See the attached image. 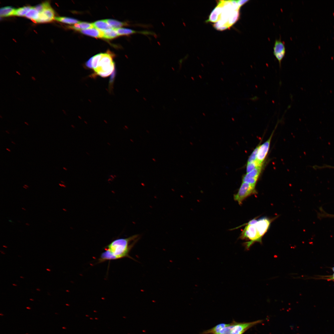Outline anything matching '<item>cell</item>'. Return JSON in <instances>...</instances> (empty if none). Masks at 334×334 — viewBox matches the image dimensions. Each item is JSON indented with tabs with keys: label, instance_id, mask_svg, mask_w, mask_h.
<instances>
[{
	"label": "cell",
	"instance_id": "obj_30",
	"mask_svg": "<svg viewBox=\"0 0 334 334\" xmlns=\"http://www.w3.org/2000/svg\"><path fill=\"white\" fill-rule=\"evenodd\" d=\"M59 186H63V187H66V186H65V185H63V184H60V183H59Z\"/></svg>",
	"mask_w": 334,
	"mask_h": 334
},
{
	"label": "cell",
	"instance_id": "obj_42",
	"mask_svg": "<svg viewBox=\"0 0 334 334\" xmlns=\"http://www.w3.org/2000/svg\"><path fill=\"white\" fill-rule=\"evenodd\" d=\"M46 270L49 271H50V270L49 269H46Z\"/></svg>",
	"mask_w": 334,
	"mask_h": 334
},
{
	"label": "cell",
	"instance_id": "obj_45",
	"mask_svg": "<svg viewBox=\"0 0 334 334\" xmlns=\"http://www.w3.org/2000/svg\"><path fill=\"white\" fill-rule=\"evenodd\" d=\"M36 290H38V291H40V290L39 289H37Z\"/></svg>",
	"mask_w": 334,
	"mask_h": 334
},
{
	"label": "cell",
	"instance_id": "obj_14",
	"mask_svg": "<svg viewBox=\"0 0 334 334\" xmlns=\"http://www.w3.org/2000/svg\"><path fill=\"white\" fill-rule=\"evenodd\" d=\"M239 15V10L233 11L231 12L228 20V25L229 28L237 21Z\"/></svg>",
	"mask_w": 334,
	"mask_h": 334
},
{
	"label": "cell",
	"instance_id": "obj_8",
	"mask_svg": "<svg viewBox=\"0 0 334 334\" xmlns=\"http://www.w3.org/2000/svg\"><path fill=\"white\" fill-rule=\"evenodd\" d=\"M263 166V164L246 173L243 177L242 182L255 185L261 172Z\"/></svg>",
	"mask_w": 334,
	"mask_h": 334
},
{
	"label": "cell",
	"instance_id": "obj_7",
	"mask_svg": "<svg viewBox=\"0 0 334 334\" xmlns=\"http://www.w3.org/2000/svg\"><path fill=\"white\" fill-rule=\"evenodd\" d=\"M275 130L273 131L269 138L264 143L259 145L258 151L256 161L260 165L265 159L268 152L272 138Z\"/></svg>",
	"mask_w": 334,
	"mask_h": 334
},
{
	"label": "cell",
	"instance_id": "obj_50",
	"mask_svg": "<svg viewBox=\"0 0 334 334\" xmlns=\"http://www.w3.org/2000/svg\"><path fill=\"white\" fill-rule=\"evenodd\" d=\"M30 299V300H32V301H33V299Z\"/></svg>",
	"mask_w": 334,
	"mask_h": 334
},
{
	"label": "cell",
	"instance_id": "obj_36",
	"mask_svg": "<svg viewBox=\"0 0 334 334\" xmlns=\"http://www.w3.org/2000/svg\"><path fill=\"white\" fill-rule=\"evenodd\" d=\"M6 150H8L9 152H11V150L7 148H6Z\"/></svg>",
	"mask_w": 334,
	"mask_h": 334
},
{
	"label": "cell",
	"instance_id": "obj_11",
	"mask_svg": "<svg viewBox=\"0 0 334 334\" xmlns=\"http://www.w3.org/2000/svg\"><path fill=\"white\" fill-rule=\"evenodd\" d=\"M83 34L96 38H103V31L96 28L79 31Z\"/></svg>",
	"mask_w": 334,
	"mask_h": 334
},
{
	"label": "cell",
	"instance_id": "obj_25",
	"mask_svg": "<svg viewBox=\"0 0 334 334\" xmlns=\"http://www.w3.org/2000/svg\"><path fill=\"white\" fill-rule=\"evenodd\" d=\"M320 212L318 213L319 218H334V215L329 214L325 212L322 208L320 209Z\"/></svg>",
	"mask_w": 334,
	"mask_h": 334
},
{
	"label": "cell",
	"instance_id": "obj_43",
	"mask_svg": "<svg viewBox=\"0 0 334 334\" xmlns=\"http://www.w3.org/2000/svg\"><path fill=\"white\" fill-rule=\"evenodd\" d=\"M24 123H25L26 124H27L28 125V124L26 122H25Z\"/></svg>",
	"mask_w": 334,
	"mask_h": 334
},
{
	"label": "cell",
	"instance_id": "obj_22",
	"mask_svg": "<svg viewBox=\"0 0 334 334\" xmlns=\"http://www.w3.org/2000/svg\"><path fill=\"white\" fill-rule=\"evenodd\" d=\"M102 53L97 54L92 57V68L94 70L97 67L98 63L102 56Z\"/></svg>",
	"mask_w": 334,
	"mask_h": 334
},
{
	"label": "cell",
	"instance_id": "obj_16",
	"mask_svg": "<svg viewBox=\"0 0 334 334\" xmlns=\"http://www.w3.org/2000/svg\"><path fill=\"white\" fill-rule=\"evenodd\" d=\"M15 9L10 6H6L2 7L0 9L1 17H7L13 15Z\"/></svg>",
	"mask_w": 334,
	"mask_h": 334
},
{
	"label": "cell",
	"instance_id": "obj_1",
	"mask_svg": "<svg viewBox=\"0 0 334 334\" xmlns=\"http://www.w3.org/2000/svg\"><path fill=\"white\" fill-rule=\"evenodd\" d=\"M139 238L135 235L126 238L114 240L106 246L98 259L99 263L128 257L132 259L129 254Z\"/></svg>",
	"mask_w": 334,
	"mask_h": 334
},
{
	"label": "cell",
	"instance_id": "obj_27",
	"mask_svg": "<svg viewBox=\"0 0 334 334\" xmlns=\"http://www.w3.org/2000/svg\"><path fill=\"white\" fill-rule=\"evenodd\" d=\"M92 57L86 63V66L91 68H92Z\"/></svg>",
	"mask_w": 334,
	"mask_h": 334
},
{
	"label": "cell",
	"instance_id": "obj_9",
	"mask_svg": "<svg viewBox=\"0 0 334 334\" xmlns=\"http://www.w3.org/2000/svg\"><path fill=\"white\" fill-rule=\"evenodd\" d=\"M55 18L54 11L51 6H50L39 13L36 23L49 22L54 19Z\"/></svg>",
	"mask_w": 334,
	"mask_h": 334
},
{
	"label": "cell",
	"instance_id": "obj_29",
	"mask_svg": "<svg viewBox=\"0 0 334 334\" xmlns=\"http://www.w3.org/2000/svg\"><path fill=\"white\" fill-rule=\"evenodd\" d=\"M326 167L330 168H332L334 169V166H329V165H327V166L326 165Z\"/></svg>",
	"mask_w": 334,
	"mask_h": 334
},
{
	"label": "cell",
	"instance_id": "obj_51",
	"mask_svg": "<svg viewBox=\"0 0 334 334\" xmlns=\"http://www.w3.org/2000/svg\"><path fill=\"white\" fill-rule=\"evenodd\" d=\"M61 182H62V183H64V182H63L62 181H61Z\"/></svg>",
	"mask_w": 334,
	"mask_h": 334
},
{
	"label": "cell",
	"instance_id": "obj_21",
	"mask_svg": "<svg viewBox=\"0 0 334 334\" xmlns=\"http://www.w3.org/2000/svg\"><path fill=\"white\" fill-rule=\"evenodd\" d=\"M263 164H260L256 161L251 162L247 163L246 168V173H249L257 167Z\"/></svg>",
	"mask_w": 334,
	"mask_h": 334
},
{
	"label": "cell",
	"instance_id": "obj_41",
	"mask_svg": "<svg viewBox=\"0 0 334 334\" xmlns=\"http://www.w3.org/2000/svg\"><path fill=\"white\" fill-rule=\"evenodd\" d=\"M3 246V247H4L6 248H7V247L6 246H5V245Z\"/></svg>",
	"mask_w": 334,
	"mask_h": 334
},
{
	"label": "cell",
	"instance_id": "obj_20",
	"mask_svg": "<svg viewBox=\"0 0 334 334\" xmlns=\"http://www.w3.org/2000/svg\"><path fill=\"white\" fill-rule=\"evenodd\" d=\"M31 7H32L30 6H25L15 9L13 15L18 16H25Z\"/></svg>",
	"mask_w": 334,
	"mask_h": 334
},
{
	"label": "cell",
	"instance_id": "obj_4",
	"mask_svg": "<svg viewBox=\"0 0 334 334\" xmlns=\"http://www.w3.org/2000/svg\"><path fill=\"white\" fill-rule=\"evenodd\" d=\"M255 185L242 182L237 193L234 195V199L239 205L247 197L256 193Z\"/></svg>",
	"mask_w": 334,
	"mask_h": 334
},
{
	"label": "cell",
	"instance_id": "obj_26",
	"mask_svg": "<svg viewBox=\"0 0 334 334\" xmlns=\"http://www.w3.org/2000/svg\"><path fill=\"white\" fill-rule=\"evenodd\" d=\"M249 0H237V3L238 6L241 7L242 6L247 2Z\"/></svg>",
	"mask_w": 334,
	"mask_h": 334
},
{
	"label": "cell",
	"instance_id": "obj_47",
	"mask_svg": "<svg viewBox=\"0 0 334 334\" xmlns=\"http://www.w3.org/2000/svg\"><path fill=\"white\" fill-rule=\"evenodd\" d=\"M86 153L88 155H89V154L88 152H86Z\"/></svg>",
	"mask_w": 334,
	"mask_h": 334
},
{
	"label": "cell",
	"instance_id": "obj_44",
	"mask_svg": "<svg viewBox=\"0 0 334 334\" xmlns=\"http://www.w3.org/2000/svg\"><path fill=\"white\" fill-rule=\"evenodd\" d=\"M6 133H7L8 134H9V132H8V131H6Z\"/></svg>",
	"mask_w": 334,
	"mask_h": 334
},
{
	"label": "cell",
	"instance_id": "obj_19",
	"mask_svg": "<svg viewBox=\"0 0 334 334\" xmlns=\"http://www.w3.org/2000/svg\"><path fill=\"white\" fill-rule=\"evenodd\" d=\"M54 19L58 21L70 24H75L80 22L75 19L64 17H55Z\"/></svg>",
	"mask_w": 334,
	"mask_h": 334
},
{
	"label": "cell",
	"instance_id": "obj_5",
	"mask_svg": "<svg viewBox=\"0 0 334 334\" xmlns=\"http://www.w3.org/2000/svg\"><path fill=\"white\" fill-rule=\"evenodd\" d=\"M262 321L259 320L249 322H238L233 320L230 323L231 334H243L249 328Z\"/></svg>",
	"mask_w": 334,
	"mask_h": 334
},
{
	"label": "cell",
	"instance_id": "obj_3",
	"mask_svg": "<svg viewBox=\"0 0 334 334\" xmlns=\"http://www.w3.org/2000/svg\"><path fill=\"white\" fill-rule=\"evenodd\" d=\"M256 222L253 224H247L241 233L240 236L241 238L249 240L245 243L246 247L247 249H249L255 242H262V237L260 234Z\"/></svg>",
	"mask_w": 334,
	"mask_h": 334
},
{
	"label": "cell",
	"instance_id": "obj_35",
	"mask_svg": "<svg viewBox=\"0 0 334 334\" xmlns=\"http://www.w3.org/2000/svg\"><path fill=\"white\" fill-rule=\"evenodd\" d=\"M23 187L24 188H25L26 189H27V188L25 186H23Z\"/></svg>",
	"mask_w": 334,
	"mask_h": 334
},
{
	"label": "cell",
	"instance_id": "obj_13",
	"mask_svg": "<svg viewBox=\"0 0 334 334\" xmlns=\"http://www.w3.org/2000/svg\"><path fill=\"white\" fill-rule=\"evenodd\" d=\"M94 28L101 31H104L107 30L112 28V27L105 20H101L97 21L92 23Z\"/></svg>",
	"mask_w": 334,
	"mask_h": 334
},
{
	"label": "cell",
	"instance_id": "obj_33",
	"mask_svg": "<svg viewBox=\"0 0 334 334\" xmlns=\"http://www.w3.org/2000/svg\"><path fill=\"white\" fill-rule=\"evenodd\" d=\"M25 224H26V225H28V226H29L30 225L28 223H26Z\"/></svg>",
	"mask_w": 334,
	"mask_h": 334
},
{
	"label": "cell",
	"instance_id": "obj_46",
	"mask_svg": "<svg viewBox=\"0 0 334 334\" xmlns=\"http://www.w3.org/2000/svg\"><path fill=\"white\" fill-rule=\"evenodd\" d=\"M12 285H14V286H17V285H16L15 284H13Z\"/></svg>",
	"mask_w": 334,
	"mask_h": 334
},
{
	"label": "cell",
	"instance_id": "obj_34",
	"mask_svg": "<svg viewBox=\"0 0 334 334\" xmlns=\"http://www.w3.org/2000/svg\"><path fill=\"white\" fill-rule=\"evenodd\" d=\"M63 168L64 170H67V169L65 167H63Z\"/></svg>",
	"mask_w": 334,
	"mask_h": 334
},
{
	"label": "cell",
	"instance_id": "obj_40",
	"mask_svg": "<svg viewBox=\"0 0 334 334\" xmlns=\"http://www.w3.org/2000/svg\"><path fill=\"white\" fill-rule=\"evenodd\" d=\"M107 143L109 145V146H110L111 145H110V143H109V142H107Z\"/></svg>",
	"mask_w": 334,
	"mask_h": 334
},
{
	"label": "cell",
	"instance_id": "obj_23",
	"mask_svg": "<svg viewBox=\"0 0 334 334\" xmlns=\"http://www.w3.org/2000/svg\"><path fill=\"white\" fill-rule=\"evenodd\" d=\"M50 6V5L49 2L47 1L38 5L34 7L40 13L44 9Z\"/></svg>",
	"mask_w": 334,
	"mask_h": 334
},
{
	"label": "cell",
	"instance_id": "obj_10",
	"mask_svg": "<svg viewBox=\"0 0 334 334\" xmlns=\"http://www.w3.org/2000/svg\"><path fill=\"white\" fill-rule=\"evenodd\" d=\"M223 1H219L217 6L211 13L207 22L216 23L220 19L223 10Z\"/></svg>",
	"mask_w": 334,
	"mask_h": 334
},
{
	"label": "cell",
	"instance_id": "obj_39",
	"mask_svg": "<svg viewBox=\"0 0 334 334\" xmlns=\"http://www.w3.org/2000/svg\"><path fill=\"white\" fill-rule=\"evenodd\" d=\"M0 251H1V253H2V254H5V253H4V252H3V251H1V250Z\"/></svg>",
	"mask_w": 334,
	"mask_h": 334
},
{
	"label": "cell",
	"instance_id": "obj_53",
	"mask_svg": "<svg viewBox=\"0 0 334 334\" xmlns=\"http://www.w3.org/2000/svg\"><path fill=\"white\" fill-rule=\"evenodd\" d=\"M27 308H28V309H30V308H29V307H27Z\"/></svg>",
	"mask_w": 334,
	"mask_h": 334
},
{
	"label": "cell",
	"instance_id": "obj_48",
	"mask_svg": "<svg viewBox=\"0 0 334 334\" xmlns=\"http://www.w3.org/2000/svg\"><path fill=\"white\" fill-rule=\"evenodd\" d=\"M11 143H13V144H15V143H14V142H13V141H11Z\"/></svg>",
	"mask_w": 334,
	"mask_h": 334
},
{
	"label": "cell",
	"instance_id": "obj_52",
	"mask_svg": "<svg viewBox=\"0 0 334 334\" xmlns=\"http://www.w3.org/2000/svg\"><path fill=\"white\" fill-rule=\"evenodd\" d=\"M20 277L21 278H24V277H22V276H20Z\"/></svg>",
	"mask_w": 334,
	"mask_h": 334
},
{
	"label": "cell",
	"instance_id": "obj_15",
	"mask_svg": "<svg viewBox=\"0 0 334 334\" xmlns=\"http://www.w3.org/2000/svg\"><path fill=\"white\" fill-rule=\"evenodd\" d=\"M39 13L35 7H32L25 16L33 22H36L39 18Z\"/></svg>",
	"mask_w": 334,
	"mask_h": 334
},
{
	"label": "cell",
	"instance_id": "obj_18",
	"mask_svg": "<svg viewBox=\"0 0 334 334\" xmlns=\"http://www.w3.org/2000/svg\"><path fill=\"white\" fill-rule=\"evenodd\" d=\"M107 23L113 28L115 29L121 28L123 26H128L129 24L126 22H121L119 21L111 19H105Z\"/></svg>",
	"mask_w": 334,
	"mask_h": 334
},
{
	"label": "cell",
	"instance_id": "obj_32",
	"mask_svg": "<svg viewBox=\"0 0 334 334\" xmlns=\"http://www.w3.org/2000/svg\"><path fill=\"white\" fill-rule=\"evenodd\" d=\"M32 79H33V80H36V79H35V77H32Z\"/></svg>",
	"mask_w": 334,
	"mask_h": 334
},
{
	"label": "cell",
	"instance_id": "obj_28",
	"mask_svg": "<svg viewBox=\"0 0 334 334\" xmlns=\"http://www.w3.org/2000/svg\"><path fill=\"white\" fill-rule=\"evenodd\" d=\"M327 279L329 280H334V273L332 276H331L329 277H328L327 278Z\"/></svg>",
	"mask_w": 334,
	"mask_h": 334
},
{
	"label": "cell",
	"instance_id": "obj_6",
	"mask_svg": "<svg viewBox=\"0 0 334 334\" xmlns=\"http://www.w3.org/2000/svg\"><path fill=\"white\" fill-rule=\"evenodd\" d=\"M273 53L278 60L280 67L281 66L282 60L285 54V48L284 42L281 41L280 38L276 40L273 48Z\"/></svg>",
	"mask_w": 334,
	"mask_h": 334
},
{
	"label": "cell",
	"instance_id": "obj_17",
	"mask_svg": "<svg viewBox=\"0 0 334 334\" xmlns=\"http://www.w3.org/2000/svg\"><path fill=\"white\" fill-rule=\"evenodd\" d=\"M103 31L102 38L104 39H111L119 36L115 29L113 28L109 29Z\"/></svg>",
	"mask_w": 334,
	"mask_h": 334
},
{
	"label": "cell",
	"instance_id": "obj_24",
	"mask_svg": "<svg viewBox=\"0 0 334 334\" xmlns=\"http://www.w3.org/2000/svg\"><path fill=\"white\" fill-rule=\"evenodd\" d=\"M259 146V145H258L253 150L248 159L247 163L254 162L256 160Z\"/></svg>",
	"mask_w": 334,
	"mask_h": 334
},
{
	"label": "cell",
	"instance_id": "obj_31",
	"mask_svg": "<svg viewBox=\"0 0 334 334\" xmlns=\"http://www.w3.org/2000/svg\"><path fill=\"white\" fill-rule=\"evenodd\" d=\"M24 186L26 187L27 188H28L29 187V186H28V185H25V184L24 185Z\"/></svg>",
	"mask_w": 334,
	"mask_h": 334
},
{
	"label": "cell",
	"instance_id": "obj_12",
	"mask_svg": "<svg viewBox=\"0 0 334 334\" xmlns=\"http://www.w3.org/2000/svg\"><path fill=\"white\" fill-rule=\"evenodd\" d=\"M93 27H94L92 23L85 22H80L73 25L68 26L70 28L79 31L83 30L84 29L92 28H93Z\"/></svg>",
	"mask_w": 334,
	"mask_h": 334
},
{
	"label": "cell",
	"instance_id": "obj_37",
	"mask_svg": "<svg viewBox=\"0 0 334 334\" xmlns=\"http://www.w3.org/2000/svg\"><path fill=\"white\" fill-rule=\"evenodd\" d=\"M22 209L24 210H25V211L26 210V209L25 208H22Z\"/></svg>",
	"mask_w": 334,
	"mask_h": 334
},
{
	"label": "cell",
	"instance_id": "obj_38",
	"mask_svg": "<svg viewBox=\"0 0 334 334\" xmlns=\"http://www.w3.org/2000/svg\"><path fill=\"white\" fill-rule=\"evenodd\" d=\"M332 269L333 272H334V267L332 268Z\"/></svg>",
	"mask_w": 334,
	"mask_h": 334
},
{
	"label": "cell",
	"instance_id": "obj_2",
	"mask_svg": "<svg viewBox=\"0 0 334 334\" xmlns=\"http://www.w3.org/2000/svg\"><path fill=\"white\" fill-rule=\"evenodd\" d=\"M114 69V62L111 56L108 54L102 53L97 67L94 71L97 75L106 77L111 75Z\"/></svg>",
	"mask_w": 334,
	"mask_h": 334
},
{
	"label": "cell",
	"instance_id": "obj_49",
	"mask_svg": "<svg viewBox=\"0 0 334 334\" xmlns=\"http://www.w3.org/2000/svg\"><path fill=\"white\" fill-rule=\"evenodd\" d=\"M9 221L10 222H12V221H11V220H9Z\"/></svg>",
	"mask_w": 334,
	"mask_h": 334
}]
</instances>
